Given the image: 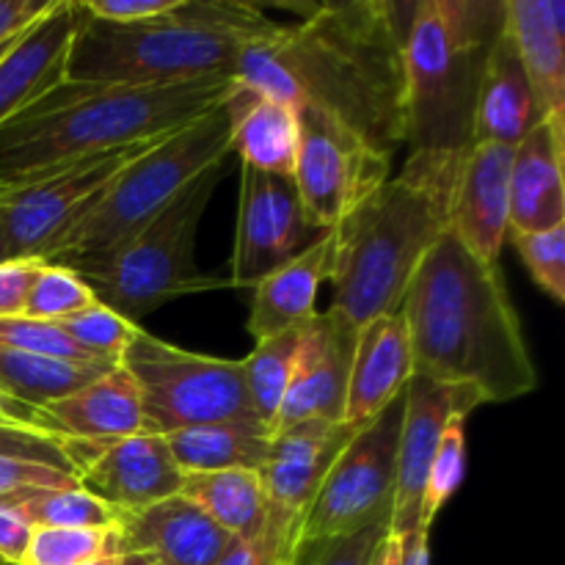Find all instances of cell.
I'll return each instance as SVG.
<instances>
[{"label":"cell","instance_id":"cell-39","mask_svg":"<svg viewBox=\"0 0 565 565\" xmlns=\"http://www.w3.org/2000/svg\"><path fill=\"white\" fill-rule=\"evenodd\" d=\"M0 348L22 353H39V356L72 359V362H105V359H92L88 353H83L81 348L61 331L58 323L25 318V315L0 318Z\"/></svg>","mask_w":565,"mask_h":565},{"label":"cell","instance_id":"cell-44","mask_svg":"<svg viewBox=\"0 0 565 565\" xmlns=\"http://www.w3.org/2000/svg\"><path fill=\"white\" fill-rule=\"evenodd\" d=\"M44 259H9L0 263V318H17L25 309L28 290Z\"/></svg>","mask_w":565,"mask_h":565},{"label":"cell","instance_id":"cell-38","mask_svg":"<svg viewBox=\"0 0 565 565\" xmlns=\"http://www.w3.org/2000/svg\"><path fill=\"white\" fill-rule=\"evenodd\" d=\"M535 285L555 303H565V224L546 232H508Z\"/></svg>","mask_w":565,"mask_h":565},{"label":"cell","instance_id":"cell-16","mask_svg":"<svg viewBox=\"0 0 565 565\" xmlns=\"http://www.w3.org/2000/svg\"><path fill=\"white\" fill-rule=\"evenodd\" d=\"M356 329L334 312H318L303 326L301 351L276 414V430L301 423H342Z\"/></svg>","mask_w":565,"mask_h":565},{"label":"cell","instance_id":"cell-24","mask_svg":"<svg viewBox=\"0 0 565 565\" xmlns=\"http://www.w3.org/2000/svg\"><path fill=\"white\" fill-rule=\"evenodd\" d=\"M565 121H539L513 147L508 232H546L565 224Z\"/></svg>","mask_w":565,"mask_h":565},{"label":"cell","instance_id":"cell-31","mask_svg":"<svg viewBox=\"0 0 565 565\" xmlns=\"http://www.w3.org/2000/svg\"><path fill=\"white\" fill-rule=\"evenodd\" d=\"M301 340L303 326L254 342L252 353L241 359L248 401H252L254 414L270 430H274L276 414H279L281 401H285L287 384H290L292 367H296L298 351H301Z\"/></svg>","mask_w":565,"mask_h":565},{"label":"cell","instance_id":"cell-46","mask_svg":"<svg viewBox=\"0 0 565 565\" xmlns=\"http://www.w3.org/2000/svg\"><path fill=\"white\" fill-rule=\"evenodd\" d=\"M53 0H0V44L20 36L22 31L42 20L50 11Z\"/></svg>","mask_w":565,"mask_h":565},{"label":"cell","instance_id":"cell-43","mask_svg":"<svg viewBox=\"0 0 565 565\" xmlns=\"http://www.w3.org/2000/svg\"><path fill=\"white\" fill-rule=\"evenodd\" d=\"M83 14L114 25H136V22L163 20L177 0H77Z\"/></svg>","mask_w":565,"mask_h":565},{"label":"cell","instance_id":"cell-20","mask_svg":"<svg viewBox=\"0 0 565 565\" xmlns=\"http://www.w3.org/2000/svg\"><path fill=\"white\" fill-rule=\"evenodd\" d=\"M36 412L39 430L64 441H114L149 434L136 381L119 362L72 395Z\"/></svg>","mask_w":565,"mask_h":565},{"label":"cell","instance_id":"cell-19","mask_svg":"<svg viewBox=\"0 0 565 565\" xmlns=\"http://www.w3.org/2000/svg\"><path fill=\"white\" fill-rule=\"evenodd\" d=\"M230 544L232 535L182 494L119 511L114 524L116 555L143 552L166 565H215Z\"/></svg>","mask_w":565,"mask_h":565},{"label":"cell","instance_id":"cell-17","mask_svg":"<svg viewBox=\"0 0 565 565\" xmlns=\"http://www.w3.org/2000/svg\"><path fill=\"white\" fill-rule=\"evenodd\" d=\"M513 147L472 143L458 169L450 204V235L480 263L497 265L511 218Z\"/></svg>","mask_w":565,"mask_h":565},{"label":"cell","instance_id":"cell-10","mask_svg":"<svg viewBox=\"0 0 565 565\" xmlns=\"http://www.w3.org/2000/svg\"><path fill=\"white\" fill-rule=\"evenodd\" d=\"M403 406L406 390L379 417L359 428L340 458L331 463L312 505L303 513L301 546L345 539L364 527L390 522Z\"/></svg>","mask_w":565,"mask_h":565},{"label":"cell","instance_id":"cell-6","mask_svg":"<svg viewBox=\"0 0 565 565\" xmlns=\"http://www.w3.org/2000/svg\"><path fill=\"white\" fill-rule=\"evenodd\" d=\"M235 94L127 160L99 196L47 248L44 263L72 265L116 252L154 215L163 213L202 171L230 158Z\"/></svg>","mask_w":565,"mask_h":565},{"label":"cell","instance_id":"cell-21","mask_svg":"<svg viewBox=\"0 0 565 565\" xmlns=\"http://www.w3.org/2000/svg\"><path fill=\"white\" fill-rule=\"evenodd\" d=\"M75 0H53L47 14L20 33L0 58V127L64 81V61L77 31Z\"/></svg>","mask_w":565,"mask_h":565},{"label":"cell","instance_id":"cell-52","mask_svg":"<svg viewBox=\"0 0 565 565\" xmlns=\"http://www.w3.org/2000/svg\"><path fill=\"white\" fill-rule=\"evenodd\" d=\"M22 33H25V31H22ZM17 39H20V36H14V39H9V42H3V44H0V58H3V55H6V50H9L11 44L17 42Z\"/></svg>","mask_w":565,"mask_h":565},{"label":"cell","instance_id":"cell-14","mask_svg":"<svg viewBox=\"0 0 565 565\" xmlns=\"http://www.w3.org/2000/svg\"><path fill=\"white\" fill-rule=\"evenodd\" d=\"M77 486L114 511H138L180 494L182 469L163 436L141 434L114 441H64Z\"/></svg>","mask_w":565,"mask_h":565},{"label":"cell","instance_id":"cell-33","mask_svg":"<svg viewBox=\"0 0 565 565\" xmlns=\"http://www.w3.org/2000/svg\"><path fill=\"white\" fill-rule=\"evenodd\" d=\"M467 417L469 414L458 412L447 419L445 430H441L439 447H436L434 463H430L428 483H425L423 497V524L434 527L436 516L441 508L452 500L463 483L467 475Z\"/></svg>","mask_w":565,"mask_h":565},{"label":"cell","instance_id":"cell-9","mask_svg":"<svg viewBox=\"0 0 565 565\" xmlns=\"http://www.w3.org/2000/svg\"><path fill=\"white\" fill-rule=\"evenodd\" d=\"M119 364L136 381L147 430L154 436L257 417L241 362L185 351L138 326Z\"/></svg>","mask_w":565,"mask_h":565},{"label":"cell","instance_id":"cell-51","mask_svg":"<svg viewBox=\"0 0 565 565\" xmlns=\"http://www.w3.org/2000/svg\"><path fill=\"white\" fill-rule=\"evenodd\" d=\"M86 565H119V555H105V557H97V561L86 563Z\"/></svg>","mask_w":565,"mask_h":565},{"label":"cell","instance_id":"cell-7","mask_svg":"<svg viewBox=\"0 0 565 565\" xmlns=\"http://www.w3.org/2000/svg\"><path fill=\"white\" fill-rule=\"evenodd\" d=\"M77 3V0H75ZM64 61V83L121 88H160L204 77L235 75L243 33L191 20L177 0L163 20L114 25L83 14Z\"/></svg>","mask_w":565,"mask_h":565},{"label":"cell","instance_id":"cell-32","mask_svg":"<svg viewBox=\"0 0 565 565\" xmlns=\"http://www.w3.org/2000/svg\"><path fill=\"white\" fill-rule=\"evenodd\" d=\"M17 511L28 519L31 527L47 530H114L119 511L108 508L83 491L81 486L66 489H33L6 497Z\"/></svg>","mask_w":565,"mask_h":565},{"label":"cell","instance_id":"cell-15","mask_svg":"<svg viewBox=\"0 0 565 565\" xmlns=\"http://www.w3.org/2000/svg\"><path fill=\"white\" fill-rule=\"evenodd\" d=\"M480 406L469 390L436 384V381L412 375L403 406L401 441H397L395 500L390 513V539H403L423 524V497L428 483L430 463L439 447L441 430L452 414H472Z\"/></svg>","mask_w":565,"mask_h":565},{"label":"cell","instance_id":"cell-12","mask_svg":"<svg viewBox=\"0 0 565 565\" xmlns=\"http://www.w3.org/2000/svg\"><path fill=\"white\" fill-rule=\"evenodd\" d=\"M154 141L160 138L114 152L88 154L75 163L33 177L31 182L0 191V215H3L11 259H42L47 248L70 230L72 221L114 180L116 171Z\"/></svg>","mask_w":565,"mask_h":565},{"label":"cell","instance_id":"cell-28","mask_svg":"<svg viewBox=\"0 0 565 565\" xmlns=\"http://www.w3.org/2000/svg\"><path fill=\"white\" fill-rule=\"evenodd\" d=\"M232 152L241 154V163L248 169L292 180L298 154V110L241 86L235 94Z\"/></svg>","mask_w":565,"mask_h":565},{"label":"cell","instance_id":"cell-22","mask_svg":"<svg viewBox=\"0 0 565 565\" xmlns=\"http://www.w3.org/2000/svg\"><path fill=\"white\" fill-rule=\"evenodd\" d=\"M414 375L412 340L401 312L381 315L356 331L342 423L364 428L379 417Z\"/></svg>","mask_w":565,"mask_h":565},{"label":"cell","instance_id":"cell-41","mask_svg":"<svg viewBox=\"0 0 565 565\" xmlns=\"http://www.w3.org/2000/svg\"><path fill=\"white\" fill-rule=\"evenodd\" d=\"M66 486H77V480L70 472H64V469L47 467L42 461H31V458L0 456V500L22 494V491L66 489Z\"/></svg>","mask_w":565,"mask_h":565},{"label":"cell","instance_id":"cell-3","mask_svg":"<svg viewBox=\"0 0 565 565\" xmlns=\"http://www.w3.org/2000/svg\"><path fill=\"white\" fill-rule=\"evenodd\" d=\"M467 152H408L401 174L386 177L331 230V307L353 329L401 309L408 281L450 232V204Z\"/></svg>","mask_w":565,"mask_h":565},{"label":"cell","instance_id":"cell-5","mask_svg":"<svg viewBox=\"0 0 565 565\" xmlns=\"http://www.w3.org/2000/svg\"><path fill=\"white\" fill-rule=\"evenodd\" d=\"M505 0H419L403 44L408 152H467L491 44Z\"/></svg>","mask_w":565,"mask_h":565},{"label":"cell","instance_id":"cell-27","mask_svg":"<svg viewBox=\"0 0 565 565\" xmlns=\"http://www.w3.org/2000/svg\"><path fill=\"white\" fill-rule=\"evenodd\" d=\"M270 436L274 430L263 419L243 417L174 430L163 439L182 475H207L230 469L259 472L268 458Z\"/></svg>","mask_w":565,"mask_h":565},{"label":"cell","instance_id":"cell-18","mask_svg":"<svg viewBox=\"0 0 565 565\" xmlns=\"http://www.w3.org/2000/svg\"><path fill=\"white\" fill-rule=\"evenodd\" d=\"M359 428L348 423H301L270 436L263 478L268 511L285 522H303L331 463L340 458Z\"/></svg>","mask_w":565,"mask_h":565},{"label":"cell","instance_id":"cell-49","mask_svg":"<svg viewBox=\"0 0 565 565\" xmlns=\"http://www.w3.org/2000/svg\"><path fill=\"white\" fill-rule=\"evenodd\" d=\"M119 565H166V563L152 555H143V552H132V555H119Z\"/></svg>","mask_w":565,"mask_h":565},{"label":"cell","instance_id":"cell-11","mask_svg":"<svg viewBox=\"0 0 565 565\" xmlns=\"http://www.w3.org/2000/svg\"><path fill=\"white\" fill-rule=\"evenodd\" d=\"M298 110V154L292 185L309 224L331 232L390 177L392 158L373 152L351 130L312 105Z\"/></svg>","mask_w":565,"mask_h":565},{"label":"cell","instance_id":"cell-30","mask_svg":"<svg viewBox=\"0 0 565 565\" xmlns=\"http://www.w3.org/2000/svg\"><path fill=\"white\" fill-rule=\"evenodd\" d=\"M116 362H72V359L39 356L0 348V390L20 403L42 408L58 397L72 395L88 381L108 373Z\"/></svg>","mask_w":565,"mask_h":565},{"label":"cell","instance_id":"cell-40","mask_svg":"<svg viewBox=\"0 0 565 565\" xmlns=\"http://www.w3.org/2000/svg\"><path fill=\"white\" fill-rule=\"evenodd\" d=\"M386 539H390V522L373 524L345 539L303 546L296 565H373Z\"/></svg>","mask_w":565,"mask_h":565},{"label":"cell","instance_id":"cell-42","mask_svg":"<svg viewBox=\"0 0 565 565\" xmlns=\"http://www.w3.org/2000/svg\"><path fill=\"white\" fill-rule=\"evenodd\" d=\"M0 456L6 458H31V461H42L47 467L64 469L72 475L70 461L64 452V439L42 434V430L14 428V425H0ZM75 478V475H72Z\"/></svg>","mask_w":565,"mask_h":565},{"label":"cell","instance_id":"cell-36","mask_svg":"<svg viewBox=\"0 0 565 565\" xmlns=\"http://www.w3.org/2000/svg\"><path fill=\"white\" fill-rule=\"evenodd\" d=\"M116 555L114 530L33 527L22 565H86Z\"/></svg>","mask_w":565,"mask_h":565},{"label":"cell","instance_id":"cell-2","mask_svg":"<svg viewBox=\"0 0 565 565\" xmlns=\"http://www.w3.org/2000/svg\"><path fill=\"white\" fill-rule=\"evenodd\" d=\"M414 375L511 403L539 386V370L497 265L480 263L450 232L408 281L401 309Z\"/></svg>","mask_w":565,"mask_h":565},{"label":"cell","instance_id":"cell-48","mask_svg":"<svg viewBox=\"0 0 565 565\" xmlns=\"http://www.w3.org/2000/svg\"><path fill=\"white\" fill-rule=\"evenodd\" d=\"M0 425H14V428L39 430V412L28 403H20L9 392L0 390Z\"/></svg>","mask_w":565,"mask_h":565},{"label":"cell","instance_id":"cell-34","mask_svg":"<svg viewBox=\"0 0 565 565\" xmlns=\"http://www.w3.org/2000/svg\"><path fill=\"white\" fill-rule=\"evenodd\" d=\"M97 301L92 287L81 279L72 268L55 263H42L39 274L33 276L31 290H28L25 318L47 320V323H61L70 315L92 307Z\"/></svg>","mask_w":565,"mask_h":565},{"label":"cell","instance_id":"cell-4","mask_svg":"<svg viewBox=\"0 0 565 565\" xmlns=\"http://www.w3.org/2000/svg\"><path fill=\"white\" fill-rule=\"evenodd\" d=\"M237 77L160 88L64 83L0 127V191L88 154L163 138L237 92Z\"/></svg>","mask_w":565,"mask_h":565},{"label":"cell","instance_id":"cell-25","mask_svg":"<svg viewBox=\"0 0 565 565\" xmlns=\"http://www.w3.org/2000/svg\"><path fill=\"white\" fill-rule=\"evenodd\" d=\"M331 252H334V237L326 232L307 252L281 268L270 270L252 287L254 301L246 329L254 342L268 340L281 331L301 329L318 315L315 301H318L320 285L331 274Z\"/></svg>","mask_w":565,"mask_h":565},{"label":"cell","instance_id":"cell-13","mask_svg":"<svg viewBox=\"0 0 565 565\" xmlns=\"http://www.w3.org/2000/svg\"><path fill=\"white\" fill-rule=\"evenodd\" d=\"M323 235L309 224L290 177L243 166L230 287L252 290L263 276L296 259Z\"/></svg>","mask_w":565,"mask_h":565},{"label":"cell","instance_id":"cell-47","mask_svg":"<svg viewBox=\"0 0 565 565\" xmlns=\"http://www.w3.org/2000/svg\"><path fill=\"white\" fill-rule=\"evenodd\" d=\"M430 527H417L397 541V565H430Z\"/></svg>","mask_w":565,"mask_h":565},{"label":"cell","instance_id":"cell-8","mask_svg":"<svg viewBox=\"0 0 565 565\" xmlns=\"http://www.w3.org/2000/svg\"><path fill=\"white\" fill-rule=\"evenodd\" d=\"M226 160L210 166L169 207L154 215L125 246L105 257L81 259L66 268L75 270L94 298L138 326L163 303L193 292L226 290L230 279L196 270V232L202 215L218 188Z\"/></svg>","mask_w":565,"mask_h":565},{"label":"cell","instance_id":"cell-35","mask_svg":"<svg viewBox=\"0 0 565 565\" xmlns=\"http://www.w3.org/2000/svg\"><path fill=\"white\" fill-rule=\"evenodd\" d=\"M58 326L83 353H88L92 359H105V362H119L138 331L136 323L125 320L99 301L70 315Z\"/></svg>","mask_w":565,"mask_h":565},{"label":"cell","instance_id":"cell-45","mask_svg":"<svg viewBox=\"0 0 565 565\" xmlns=\"http://www.w3.org/2000/svg\"><path fill=\"white\" fill-rule=\"evenodd\" d=\"M33 527L28 519L17 511L14 502L0 500V563L22 565L31 541Z\"/></svg>","mask_w":565,"mask_h":565},{"label":"cell","instance_id":"cell-29","mask_svg":"<svg viewBox=\"0 0 565 565\" xmlns=\"http://www.w3.org/2000/svg\"><path fill=\"white\" fill-rule=\"evenodd\" d=\"M180 494L202 508L224 533L237 541L259 535L268 522V497L259 472L230 469V472L185 475Z\"/></svg>","mask_w":565,"mask_h":565},{"label":"cell","instance_id":"cell-53","mask_svg":"<svg viewBox=\"0 0 565 565\" xmlns=\"http://www.w3.org/2000/svg\"><path fill=\"white\" fill-rule=\"evenodd\" d=\"M0 565H3V563H0Z\"/></svg>","mask_w":565,"mask_h":565},{"label":"cell","instance_id":"cell-23","mask_svg":"<svg viewBox=\"0 0 565 565\" xmlns=\"http://www.w3.org/2000/svg\"><path fill=\"white\" fill-rule=\"evenodd\" d=\"M505 33L533 88L541 121H565L563 0H505Z\"/></svg>","mask_w":565,"mask_h":565},{"label":"cell","instance_id":"cell-1","mask_svg":"<svg viewBox=\"0 0 565 565\" xmlns=\"http://www.w3.org/2000/svg\"><path fill=\"white\" fill-rule=\"evenodd\" d=\"M414 6L390 0L309 6L298 25L243 44L235 77L276 103L323 110L373 152L395 158L406 132L403 44Z\"/></svg>","mask_w":565,"mask_h":565},{"label":"cell","instance_id":"cell-50","mask_svg":"<svg viewBox=\"0 0 565 565\" xmlns=\"http://www.w3.org/2000/svg\"><path fill=\"white\" fill-rule=\"evenodd\" d=\"M9 243H6V230H3V215H0V263H9Z\"/></svg>","mask_w":565,"mask_h":565},{"label":"cell","instance_id":"cell-26","mask_svg":"<svg viewBox=\"0 0 565 565\" xmlns=\"http://www.w3.org/2000/svg\"><path fill=\"white\" fill-rule=\"evenodd\" d=\"M541 121L533 88L524 75L513 42L502 31L486 55L480 77L478 108H475V143L519 147Z\"/></svg>","mask_w":565,"mask_h":565},{"label":"cell","instance_id":"cell-37","mask_svg":"<svg viewBox=\"0 0 565 565\" xmlns=\"http://www.w3.org/2000/svg\"><path fill=\"white\" fill-rule=\"evenodd\" d=\"M301 550V524L285 522L268 511L263 533L246 541L232 539L215 565H296Z\"/></svg>","mask_w":565,"mask_h":565}]
</instances>
